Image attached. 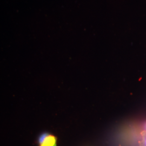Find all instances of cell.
<instances>
[{"mask_svg":"<svg viewBox=\"0 0 146 146\" xmlns=\"http://www.w3.org/2000/svg\"><path fill=\"white\" fill-rule=\"evenodd\" d=\"M37 143L38 146H57V138L48 133H43L38 136Z\"/></svg>","mask_w":146,"mask_h":146,"instance_id":"obj_1","label":"cell"},{"mask_svg":"<svg viewBox=\"0 0 146 146\" xmlns=\"http://www.w3.org/2000/svg\"><path fill=\"white\" fill-rule=\"evenodd\" d=\"M141 146H146V132L143 131L142 135V140L141 141Z\"/></svg>","mask_w":146,"mask_h":146,"instance_id":"obj_2","label":"cell"},{"mask_svg":"<svg viewBox=\"0 0 146 146\" xmlns=\"http://www.w3.org/2000/svg\"></svg>","mask_w":146,"mask_h":146,"instance_id":"obj_3","label":"cell"}]
</instances>
